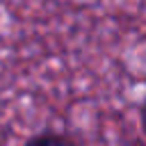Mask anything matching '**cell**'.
Masks as SVG:
<instances>
[{
  "mask_svg": "<svg viewBox=\"0 0 146 146\" xmlns=\"http://www.w3.org/2000/svg\"><path fill=\"white\" fill-rule=\"evenodd\" d=\"M23 146H78L75 139H71L64 132H55V130H43L32 135Z\"/></svg>",
  "mask_w": 146,
  "mask_h": 146,
  "instance_id": "6da1fadb",
  "label": "cell"
},
{
  "mask_svg": "<svg viewBox=\"0 0 146 146\" xmlns=\"http://www.w3.org/2000/svg\"><path fill=\"white\" fill-rule=\"evenodd\" d=\"M139 123H141V130H144V135H146V98H144V103H141V107H139Z\"/></svg>",
  "mask_w": 146,
  "mask_h": 146,
  "instance_id": "7a4b0ae2",
  "label": "cell"
}]
</instances>
